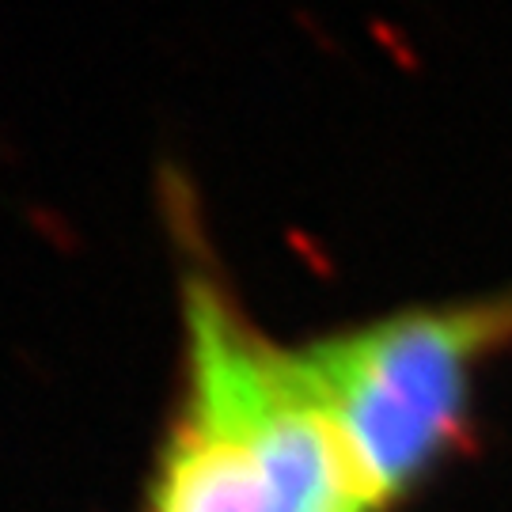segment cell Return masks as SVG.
<instances>
[{
	"instance_id": "obj_2",
	"label": "cell",
	"mask_w": 512,
	"mask_h": 512,
	"mask_svg": "<svg viewBox=\"0 0 512 512\" xmlns=\"http://www.w3.org/2000/svg\"><path fill=\"white\" fill-rule=\"evenodd\" d=\"M194 414L251 456L274 512H376L300 353H277L213 296L194 300Z\"/></svg>"
},
{
	"instance_id": "obj_1",
	"label": "cell",
	"mask_w": 512,
	"mask_h": 512,
	"mask_svg": "<svg viewBox=\"0 0 512 512\" xmlns=\"http://www.w3.org/2000/svg\"><path fill=\"white\" fill-rule=\"evenodd\" d=\"M512 338V293L418 308L300 353L376 509L459 437L475 365Z\"/></svg>"
},
{
	"instance_id": "obj_3",
	"label": "cell",
	"mask_w": 512,
	"mask_h": 512,
	"mask_svg": "<svg viewBox=\"0 0 512 512\" xmlns=\"http://www.w3.org/2000/svg\"><path fill=\"white\" fill-rule=\"evenodd\" d=\"M156 512H274L251 456L232 437L186 421L167 459Z\"/></svg>"
}]
</instances>
